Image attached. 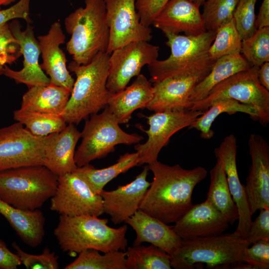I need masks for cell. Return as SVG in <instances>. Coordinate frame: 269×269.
<instances>
[{
  "instance_id": "1",
  "label": "cell",
  "mask_w": 269,
  "mask_h": 269,
  "mask_svg": "<svg viewBox=\"0 0 269 269\" xmlns=\"http://www.w3.org/2000/svg\"><path fill=\"white\" fill-rule=\"evenodd\" d=\"M153 175L139 209L168 224L177 221L192 206L195 186L206 177L202 166L183 168L158 160L148 164Z\"/></svg>"
},
{
  "instance_id": "2",
  "label": "cell",
  "mask_w": 269,
  "mask_h": 269,
  "mask_svg": "<svg viewBox=\"0 0 269 269\" xmlns=\"http://www.w3.org/2000/svg\"><path fill=\"white\" fill-rule=\"evenodd\" d=\"M108 223L107 219L96 216L60 215L54 235L61 250L69 254H79L91 249L104 253L126 251L127 226L114 228Z\"/></svg>"
},
{
  "instance_id": "3",
  "label": "cell",
  "mask_w": 269,
  "mask_h": 269,
  "mask_svg": "<svg viewBox=\"0 0 269 269\" xmlns=\"http://www.w3.org/2000/svg\"><path fill=\"white\" fill-rule=\"evenodd\" d=\"M109 55L106 52H100L87 64L74 61L69 64L68 70L76 78L61 114L67 124L77 125L107 105L112 94L107 88Z\"/></svg>"
},
{
  "instance_id": "4",
  "label": "cell",
  "mask_w": 269,
  "mask_h": 269,
  "mask_svg": "<svg viewBox=\"0 0 269 269\" xmlns=\"http://www.w3.org/2000/svg\"><path fill=\"white\" fill-rule=\"evenodd\" d=\"M84 7L77 8L64 20L71 35L66 50L81 65L88 64L100 52H106L109 40L105 0H84Z\"/></svg>"
},
{
  "instance_id": "5",
  "label": "cell",
  "mask_w": 269,
  "mask_h": 269,
  "mask_svg": "<svg viewBox=\"0 0 269 269\" xmlns=\"http://www.w3.org/2000/svg\"><path fill=\"white\" fill-rule=\"evenodd\" d=\"M58 176L43 165L0 171V199L23 210L39 209L54 195Z\"/></svg>"
},
{
  "instance_id": "6",
  "label": "cell",
  "mask_w": 269,
  "mask_h": 269,
  "mask_svg": "<svg viewBox=\"0 0 269 269\" xmlns=\"http://www.w3.org/2000/svg\"><path fill=\"white\" fill-rule=\"evenodd\" d=\"M250 245L233 233L183 240L170 255L171 266L175 269H193L204 264L209 269H230L243 262L244 250Z\"/></svg>"
},
{
  "instance_id": "7",
  "label": "cell",
  "mask_w": 269,
  "mask_h": 269,
  "mask_svg": "<svg viewBox=\"0 0 269 269\" xmlns=\"http://www.w3.org/2000/svg\"><path fill=\"white\" fill-rule=\"evenodd\" d=\"M164 34L171 53L167 58L157 59L147 65L151 83L195 73L212 66L214 62L210 59L208 51L215 32L206 31L196 35L169 32Z\"/></svg>"
},
{
  "instance_id": "8",
  "label": "cell",
  "mask_w": 269,
  "mask_h": 269,
  "mask_svg": "<svg viewBox=\"0 0 269 269\" xmlns=\"http://www.w3.org/2000/svg\"><path fill=\"white\" fill-rule=\"evenodd\" d=\"M115 116L106 106L100 114L91 115L81 132L82 140L75 151L74 158L78 167L89 164L115 151L120 144L138 143L143 137L123 130Z\"/></svg>"
},
{
  "instance_id": "9",
  "label": "cell",
  "mask_w": 269,
  "mask_h": 269,
  "mask_svg": "<svg viewBox=\"0 0 269 269\" xmlns=\"http://www.w3.org/2000/svg\"><path fill=\"white\" fill-rule=\"evenodd\" d=\"M258 66L239 72L216 85L204 99L193 104L190 110L204 112L220 100L230 99L249 105L258 113V121L269 123V91L260 83Z\"/></svg>"
},
{
  "instance_id": "10",
  "label": "cell",
  "mask_w": 269,
  "mask_h": 269,
  "mask_svg": "<svg viewBox=\"0 0 269 269\" xmlns=\"http://www.w3.org/2000/svg\"><path fill=\"white\" fill-rule=\"evenodd\" d=\"M49 135L32 134L16 122L0 129V171L18 167L43 165Z\"/></svg>"
},
{
  "instance_id": "11",
  "label": "cell",
  "mask_w": 269,
  "mask_h": 269,
  "mask_svg": "<svg viewBox=\"0 0 269 269\" xmlns=\"http://www.w3.org/2000/svg\"><path fill=\"white\" fill-rule=\"evenodd\" d=\"M203 112L195 110L165 111L155 112L145 117L148 130L140 129L147 135L142 144L134 146L138 154V165L150 164L156 160L161 149L168 143L170 137L180 130L189 127Z\"/></svg>"
},
{
  "instance_id": "12",
  "label": "cell",
  "mask_w": 269,
  "mask_h": 269,
  "mask_svg": "<svg viewBox=\"0 0 269 269\" xmlns=\"http://www.w3.org/2000/svg\"><path fill=\"white\" fill-rule=\"evenodd\" d=\"M51 199L50 209L60 215L76 216L104 213L103 199L74 172L58 177L56 191Z\"/></svg>"
},
{
  "instance_id": "13",
  "label": "cell",
  "mask_w": 269,
  "mask_h": 269,
  "mask_svg": "<svg viewBox=\"0 0 269 269\" xmlns=\"http://www.w3.org/2000/svg\"><path fill=\"white\" fill-rule=\"evenodd\" d=\"M159 47L145 41L131 42L114 50L108 60L107 88L114 93L125 88L143 66L158 59Z\"/></svg>"
},
{
  "instance_id": "14",
  "label": "cell",
  "mask_w": 269,
  "mask_h": 269,
  "mask_svg": "<svg viewBox=\"0 0 269 269\" xmlns=\"http://www.w3.org/2000/svg\"><path fill=\"white\" fill-rule=\"evenodd\" d=\"M106 18L109 29V40L106 52L131 42L152 38L150 27L143 25L135 7V0H104Z\"/></svg>"
},
{
  "instance_id": "15",
  "label": "cell",
  "mask_w": 269,
  "mask_h": 269,
  "mask_svg": "<svg viewBox=\"0 0 269 269\" xmlns=\"http://www.w3.org/2000/svg\"><path fill=\"white\" fill-rule=\"evenodd\" d=\"M248 145L251 164L245 191L252 214L269 208V145L260 134H252Z\"/></svg>"
},
{
  "instance_id": "16",
  "label": "cell",
  "mask_w": 269,
  "mask_h": 269,
  "mask_svg": "<svg viewBox=\"0 0 269 269\" xmlns=\"http://www.w3.org/2000/svg\"><path fill=\"white\" fill-rule=\"evenodd\" d=\"M9 25L19 44L21 55L23 57V66L21 70L16 71L5 65L2 74L14 80L17 83L26 85L28 88L49 85V78L39 63L40 50L38 41L35 37L33 27L27 23L26 28L22 30L21 25L16 19H14Z\"/></svg>"
},
{
  "instance_id": "17",
  "label": "cell",
  "mask_w": 269,
  "mask_h": 269,
  "mask_svg": "<svg viewBox=\"0 0 269 269\" xmlns=\"http://www.w3.org/2000/svg\"><path fill=\"white\" fill-rule=\"evenodd\" d=\"M212 67L154 83L153 98L146 108L154 112L190 110L193 105L190 101L191 92L208 74Z\"/></svg>"
},
{
  "instance_id": "18",
  "label": "cell",
  "mask_w": 269,
  "mask_h": 269,
  "mask_svg": "<svg viewBox=\"0 0 269 269\" xmlns=\"http://www.w3.org/2000/svg\"><path fill=\"white\" fill-rule=\"evenodd\" d=\"M237 138L232 134L226 136L220 145L214 149L216 158L222 161L229 189L238 211L239 218L237 228L233 234L245 239L252 222V214L245 185L240 180L238 175L236 155Z\"/></svg>"
},
{
  "instance_id": "19",
  "label": "cell",
  "mask_w": 269,
  "mask_h": 269,
  "mask_svg": "<svg viewBox=\"0 0 269 269\" xmlns=\"http://www.w3.org/2000/svg\"><path fill=\"white\" fill-rule=\"evenodd\" d=\"M148 171L147 165L130 183L113 190H103L100 193L104 212L110 216L114 224L125 222L139 209L150 184L147 180Z\"/></svg>"
},
{
  "instance_id": "20",
  "label": "cell",
  "mask_w": 269,
  "mask_h": 269,
  "mask_svg": "<svg viewBox=\"0 0 269 269\" xmlns=\"http://www.w3.org/2000/svg\"><path fill=\"white\" fill-rule=\"evenodd\" d=\"M37 38L42 58L40 66L48 76L50 83L71 92L75 80L69 73L66 57L60 47L66 38L61 24L54 22L46 34Z\"/></svg>"
},
{
  "instance_id": "21",
  "label": "cell",
  "mask_w": 269,
  "mask_h": 269,
  "mask_svg": "<svg viewBox=\"0 0 269 269\" xmlns=\"http://www.w3.org/2000/svg\"><path fill=\"white\" fill-rule=\"evenodd\" d=\"M229 223L206 199L192 205L173 226L175 233L183 240L218 236L229 227Z\"/></svg>"
},
{
  "instance_id": "22",
  "label": "cell",
  "mask_w": 269,
  "mask_h": 269,
  "mask_svg": "<svg viewBox=\"0 0 269 269\" xmlns=\"http://www.w3.org/2000/svg\"><path fill=\"white\" fill-rule=\"evenodd\" d=\"M199 7L190 0H170L152 24L164 33L201 34L206 30Z\"/></svg>"
},
{
  "instance_id": "23",
  "label": "cell",
  "mask_w": 269,
  "mask_h": 269,
  "mask_svg": "<svg viewBox=\"0 0 269 269\" xmlns=\"http://www.w3.org/2000/svg\"><path fill=\"white\" fill-rule=\"evenodd\" d=\"M81 136V132L73 124H67L59 133L49 134L43 165L58 177L74 172L78 167L74 158L75 148Z\"/></svg>"
},
{
  "instance_id": "24",
  "label": "cell",
  "mask_w": 269,
  "mask_h": 269,
  "mask_svg": "<svg viewBox=\"0 0 269 269\" xmlns=\"http://www.w3.org/2000/svg\"><path fill=\"white\" fill-rule=\"evenodd\" d=\"M136 234L133 245L146 242L153 245L170 255L182 244L183 240L175 233L173 226L138 209L125 222Z\"/></svg>"
},
{
  "instance_id": "25",
  "label": "cell",
  "mask_w": 269,
  "mask_h": 269,
  "mask_svg": "<svg viewBox=\"0 0 269 269\" xmlns=\"http://www.w3.org/2000/svg\"><path fill=\"white\" fill-rule=\"evenodd\" d=\"M153 95L151 82L144 75L139 74L131 85L112 93L107 106L119 124H127L134 111L147 107Z\"/></svg>"
},
{
  "instance_id": "26",
  "label": "cell",
  "mask_w": 269,
  "mask_h": 269,
  "mask_svg": "<svg viewBox=\"0 0 269 269\" xmlns=\"http://www.w3.org/2000/svg\"><path fill=\"white\" fill-rule=\"evenodd\" d=\"M0 214L25 244L35 248L42 243L45 236V218L41 210H21L0 199Z\"/></svg>"
},
{
  "instance_id": "27",
  "label": "cell",
  "mask_w": 269,
  "mask_h": 269,
  "mask_svg": "<svg viewBox=\"0 0 269 269\" xmlns=\"http://www.w3.org/2000/svg\"><path fill=\"white\" fill-rule=\"evenodd\" d=\"M70 94L65 89L51 83L47 86L31 87L23 95L20 109L61 115Z\"/></svg>"
},
{
  "instance_id": "28",
  "label": "cell",
  "mask_w": 269,
  "mask_h": 269,
  "mask_svg": "<svg viewBox=\"0 0 269 269\" xmlns=\"http://www.w3.org/2000/svg\"><path fill=\"white\" fill-rule=\"evenodd\" d=\"M252 66L241 53L223 56L215 61L208 74L194 88L190 101L194 103L206 98L217 84L231 76Z\"/></svg>"
},
{
  "instance_id": "29",
  "label": "cell",
  "mask_w": 269,
  "mask_h": 269,
  "mask_svg": "<svg viewBox=\"0 0 269 269\" xmlns=\"http://www.w3.org/2000/svg\"><path fill=\"white\" fill-rule=\"evenodd\" d=\"M138 154L136 151L126 153L119 157L117 162L110 166L97 169L89 163L78 167L74 172L86 182L95 193L100 194L110 181L138 165Z\"/></svg>"
},
{
  "instance_id": "30",
  "label": "cell",
  "mask_w": 269,
  "mask_h": 269,
  "mask_svg": "<svg viewBox=\"0 0 269 269\" xmlns=\"http://www.w3.org/2000/svg\"><path fill=\"white\" fill-rule=\"evenodd\" d=\"M210 184L207 200L229 223L238 220L237 207L230 192L223 165L219 159L210 172Z\"/></svg>"
},
{
  "instance_id": "31",
  "label": "cell",
  "mask_w": 269,
  "mask_h": 269,
  "mask_svg": "<svg viewBox=\"0 0 269 269\" xmlns=\"http://www.w3.org/2000/svg\"><path fill=\"white\" fill-rule=\"evenodd\" d=\"M240 112L245 113L255 121H258L257 111L253 107L236 100L226 99L212 104L203 114L199 116L189 127L200 132L201 137L205 139L211 138L214 134L211 128L215 119L223 113L233 115Z\"/></svg>"
},
{
  "instance_id": "32",
  "label": "cell",
  "mask_w": 269,
  "mask_h": 269,
  "mask_svg": "<svg viewBox=\"0 0 269 269\" xmlns=\"http://www.w3.org/2000/svg\"><path fill=\"white\" fill-rule=\"evenodd\" d=\"M13 116L15 121L39 137L59 133L67 125L61 115L25 111L20 108L13 112Z\"/></svg>"
},
{
  "instance_id": "33",
  "label": "cell",
  "mask_w": 269,
  "mask_h": 269,
  "mask_svg": "<svg viewBox=\"0 0 269 269\" xmlns=\"http://www.w3.org/2000/svg\"><path fill=\"white\" fill-rule=\"evenodd\" d=\"M127 269H171L170 255L150 245H133L126 250Z\"/></svg>"
},
{
  "instance_id": "34",
  "label": "cell",
  "mask_w": 269,
  "mask_h": 269,
  "mask_svg": "<svg viewBox=\"0 0 269 269\" xmlns=\"http://www.w3.org/2000/svg\"><path fill=\"white\" fill-rule=\"evenodd\" d=\"M126 252L116 251L101 255L95 249L79 253L78 257L65 266V269H127Z\"/></svg>"
},
{
  "instance_id": "35",
  "label": "cell",
  "mask_w": 269,
  "mask_h": 269,
  "mask_svg": "<svg viewBox=\"0 0 269 269\" xmlns=\"http://www.w3.org/2000/svg\"><path fill=\"white\" fill-rule=\"evenodd\" d=\"M242 41L233 18L216 31L208 51L210 59L215 62L225 56L241 53Z\"/></svg>"
},
{
  "instance_id": "36",
  "label": "cell",
  "mask_w": 269,
  "mask_h": 269,
  "mask_svg": "<svg viewBox=\"0 0 269 269\" xmlns=\"http://www.w3.org/2000/svg\"><path fill=\"white\" fill-rule=\"evenodd\" d=\"M239 0H205L201 13L206 31H216L234 18Z\"/></svg>"
},
{
  "instance_id": "37",
  "label": "cell",
  "mask_w": 269,
  "mask_h": 269,
  "mask_svg": "<svg viewBox=\"0 0 269 269\" xmlns=\"http://www.w3.org/2000/svg\"><path fill=\"white\" fill-rule=\"evenodd\" d=\"M241 54L252 66L260 67L269 62V26L258 28L243 39Z\"/></svg>"
},
{
  "instance_id": "38",
  "label": "cell",
  "mask_w": 269,
  "mask_h": 269,
  "mask_svg": "<svg viewBox=\"0 0 269 269\" xmlns=\"http://www.w3.org/2000/svg\"><path fill=\"white\" fill-rule=\"evenodd\" d=\"M258 0H239L234 19L242 39L251 36L257 29L256 26V4Z\"/></svg>"
},
{
  "instance_id": "39",
  "label": "cell",
  "mask_w": 269,
  "mask_h": 269,
  "mask_svg": "<svg viewBox=\"0 0 269 269\" xmlns=\"http://www.w3.org/2000/svg\"><path fill=\"white\" fill-rule=\"evenodd\" d=\"M12 246L20 258L21 264L27 269H58L59 257L45 247L42 254L33 255L23 251L15 242Z\"/></svg>"
},
{
  "instance_id": "40",
  "label": "cell",
  "mask_w": 269,
  "mask_h": 269,
  "mask_svg": "<svg viewBox=\"0 0 269 269\" xmlns=\"http://www.w3.org/2000/svg\"><path fill=\"white\" fill-rule=\"evenodd\" d=\"M245 248L242 261L255 269L269 268V241L261 240Z\"/></svg>"
},
{
  "instance_id": "41",
  "label": "cell",
  "mask_w": 269,
  "mask_h": 269,
  "mask_svg": "<svg viewBox=\"0 0 269 269\" xmlns=\"http://www.w3.org/2000/svg\"><path fill=\"white\" fill-rule=\"evenodd\" d=\"M252 221L245 240L250 244L261 241H269V208L262 209Z\"/></svg>"
},
{
  "instance_id": "42",
  "label": "cell",
  "mask_w": 269,
  "mask_h": 269,
  "mask_svg": "<svg viewBox=\"0 0 269 269\" xmlns=\"http://www.w3.org/2000/svg\"><path fill=\"white\" fill-rule=\"evenodd\" d=\"M170 0H135V7L141 23L150 27L153 20Z\"/></svg>"
},
{
  "instance_id": "43",
  "label": "cell",
  "mask_w": 269,
  "mask_h": 269,
  "mask_svg": "<svg viewBox=\"0 0 269 269\" xmlns=\"http://www.w3.org/2000/svg\"><path fill=\"white\" fill-rule=\"evenodd\" d=\"M31 0H19L12 6L0 9V25L16 18H21L27 23L31 22L30 3Z\"/></svg>"
},
{
  "instance_id": "44",
  "label": "cell",
  "mask_w": 269,
  "mask_h": 269,
  "mask_svg": "<svg viewBox=\"0 0 269 269\" xmlns=\"http://www.w3.org/2000/svg\"><path fill=\"white\" fill-rule=\"evenodd\" d=\"M0 54L14 56L20 55V47L7 23L0 25Z\"/></svg>"
},
{
  "instance_id": "45",
  "label": "cell",
  "mask_w": 269,
  "mask_h": 269,
  "mask_svg": "<svg viewBox=\"0 0 269 269\" xmlns=\"http://www.w3.org/2000/svg\"><path fill=\"white\" fill-rule=\"evenodd\" d=\"M21 264L18 256L11 252L0 238V269H16Z\"/></svg>"
},
{
  "instance_id": "46",
  "label": "cell",
  "mask_w": 269,
  "mask_h": 269,
  "mask_svg": "<svg viewBox=\"0 0 269 269\" xmlns=\"http://www.w3.org/2000/svg\"><path fill=\"white\" fill-rule=\"evenodd\" d=\"M256 26L257 29L269 26V0H263L256 16Z\"/></svg>"
},
{
  "instance_id": "47",
  "label": "cell",
  "mask_w": 269,
  "mask_h": 269,
  "mask_svg": "<svg viewBox=\"0 0 269 269\" xmlns=\"http://www.w3.org/2000/svg\"><path fill=\"white\" fill-rule=\"evenodd\" d=\"M258 77L260 84L269 91V62L263 63L259 67Z\"/></svg>"
},
{
  "instance_id": "48",
  "label": "cell",
  "mask_w": 269,
  "mask_h": 269,
  "mask_svg": "<svg viewBox=\"0 0 269 269\" xmlns=\"http://www.w3.org/2000/svg\"><path fill=\"white\" fill-rule=\"evenodd\" d=\"M17 59L14 56H8L5 54H0V75L2 74L3 70L5 65L12 63Z\"/></svg>"
},
{
  "instance_id": "49",
  "label": "cell",
  "mask_w": 269,
  "mask_h": 269,
  "mask_svg": "<svg viewBox=\"0 0 269 269\" xmlns=\"http://www.w3.org/2000/svg\"><path fill=\"white\" fill-rule=\"evenodd\" d=\"M16 0H0V7L1 6L9 5Z\"/></svg>"
},
{
  "instance_id": "50",
  "label": "cell",
  "mask_w": 269,
  "mask_h": 269,
  "mask_svg": "<svg viewBox=\"0 0 269 269\" xmlns=\"http://www.w3.org/2000/svg\"><path fill=\"white\" fill-rule=\"evenodd\" d=\"M192 2L195 3L197 5H198L199 7H200L201 5H203L205 0H190Z\"/></svg>"
}]
</instances>
